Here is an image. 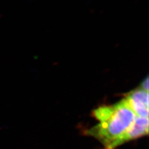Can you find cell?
<instances>
[{
    "label": "cell",
    "instance_id": "1",
    "mask_svg": "<svg viewBox=\"0 0 149 149\" xmlns=\"http://www.w3.org/2000/svg\"><path fill=\"white\" fill-rule=\"evenodd\" d=\"M92 115L100 123L85 134L99 141L106 149L128 129L136 116L125 99L112 106L99 107Z\"/></svg>",
    "mask_w": 149,
    "mask_h": 149
},
{
    "label": "cell",
    "instance_id": "2",
    "mask_svg": "<svg viewBox=\"0 0 149 149\" xmlns=\"http://www.w3.org/2000/svg\"><path fill=\"white\" fill-rule=\"evenodd\" d=\"M149 133V119L136 116L128 129L116 139L106 149H114L123 144L148 135Z\"/></svg>",
    "mask_w": 149,
    "mask_h": 149
},
{
    "label": "cell",
    "instance_id": "3",
    "mask_svg": "<svg viewBox=\"0 0 149 149\" xmlns=\"http://www.w3.org/2000/svg\"><path fill=\"white\" fill-rule=\"evenodd\" d=\"M135 114L140 117H149V92L139 88L130 91L124 98Z\"/></svg>",
    "mask_w": 149,
    "mask_h": 149
},
{
    "label": "cell",
    "instance_id": "4",
    "mask_svg": "<svg viewBox=\"0 0 149 149\" xmlns=\"http://www.w3.org/2000/svg\"><path fill=\"white\" fill-rule=\"evenodd\" d=\"M143 90L149 92V77L147 76L145 79L141 84V87H140Z\"/></svg>",
    "mask_w": 149,
    "mask_h": 149
}]
</instances>
